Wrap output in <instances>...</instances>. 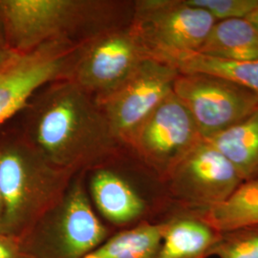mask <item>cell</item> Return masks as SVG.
Wrapping results in <instances>:
<instances>
[{
	"label": "cell",
	"mask_w": 258,
	"mask_h": 258,
	"mask_svg": "<svg viewBox=\"0 0 258 258\" xmlns=\"http://www.w3.org/2000/svg\"><path fill=\"white\" fill-rule=\"evenodd\" d=\"M76 53L73 44L50 42L15 55L0 70V126L12 120L39 88L68 79Z\"/></svg>",
	"instance_id": "obj_9"
},
{
	"label": "cell",
	"mask_w": 258,
	"mask_h": 258,
	"mask_svg": "<svg viewBox=\"0 0 258 258\" xmlns=\"http://www.w3.org/2000/svg\"><path fill=\"white\" fill-rule=\"evenodd\" d=\"M74 174L51 164L15 125L1 130L2 233L24 238V233L61 201Z\"/></svg>",
	"instance_id": "obj_3"
},
{
	"label": "cell",
	"mask_w": 258,
	"mask_h": 258,
	"mask_svg": "<svg viewBox=\"0 0 258 258\" xmlns=\"http://www.w3.org/2000/svg\"><path fill=\"white\" fill-rule=\"evenodd\" d=\"M216 20L185 0L134 1L130 28L149 58L169 64L196 53Z\"/></svg>",
	"instance_id": "obj_4"
},
{
	"label": "cell",
	"mask_w": 258,
	"mask_h": 258,
	"mask_svg": "<svg viewBox=\"0 0 258 258\" xmlns=\"http://www.w3.org/2000/svg\"><path fill=\"white\" fill-rule=\"evenodd\" d=\"M16 55L17 53H15L10 47L2 24L0 22V70L8 64Z\"/></svg>",
	"instance_id": "obj_22"
},
{
	"label": "cell",
	"mask_w": 258,
	"mask_h": 258,
	"mask_svg": "<svg viewBox=\"0 0 258 258\" xmlns=\"http://www.w3.org/2000/svg\"><path fill=\"white\" fill-rule=\"evenodd\" d=\"M173 194L191 211L224 202L244 181L230 161L202 139L166 178Z\"/></svg>",
	"instance_id": "obj_10"
},
{
	"label": "cell",
	"mask_w": 258,
	"mask_h": 258,
	"mask_svg": "<svg viewBox=\"0 0 258 258\" xmlns=\"http://www.w3.org/2000/svg\"><path fill=\"white\" fill-rule=\"evenodd\" d=\"M218 258H258V228L221 233L211 251Z\"/></svg>",
	"instance_id": "obj_19"
},
{
	"label": "cell",
	"mask_w": 258,
	"mask_h": 258,
	"mask_svg": "<svg viewBox=\"0 0 258 258\" xmlns=\"http://www.w3.org/2000/svg\"><path fill=\"white\" fill-rule=\"evenodd\" d=\"M187 4L208 12L217 21L246 19L256 9L258 0H185Z\"/></svg>",
	"instance_id": "obj_20"
},
{
	"label": "cell",
	"mask_w": 258,
	"mask_h": 258,
	"mask_svg": "<svg viewBox=\"0 0 258 258\" xmlns=\"http://www.w3.org/2000/svg\"><path fill=\"white\" fill-rule=\"evenodd\" d=\"M134 1L0 0V22L11 49L24 54L50 42L83 44L131 22Z\"/></svg>",
	"instance_id": "obj_2"
},
{
	"label": "cell",
	"mask_w": 258,
	"mask_h": 258,
	"mask_svg": "<svg viewBox=\"0 0 258 258\" xmlns=\"http://www.w3.org/2000/svg\"><path fill=\"white\" fill-rule=\"evenodd\" d=\"M3 213H4V209H3V201H2V196H1V191H0V233H2V224H3Z\"/></svg>",
	"instance_id": "obj_24"
},
{
	"label": "cell",
	"mask_w": 258,
	"mask_h": 258,
	"mask_svg": "<svg viewBox=\"0 0 258 258\" xmlns=\"http://www.w3.org/2000/svg\"><path fill=\"white\" fill-rule=\"evenodd\" d=\"M146 58L129 23L84 42L68 80L98 102L125 83Z\"/></svg>",
	"instance_id": "obj_5"
},
{
	"label": "cell",
	"mask_w": 258,
	"mask_h": 258,
	"mask_svg": "<svg viewBox=\"0 0 258 258\" xmlns=\"http://www.w3.org/2000/svg\"><path fill=\"white\" fill-rule=\"evenodd\" d=\"M207 141L230 161L244 182L257 179L258 108Z\"/></svg>",
	"instance_id": "obj_15"
},
{
	"label": "cell",
	"mask_w": 258,
	"mask_h": 258,
	"mask_svg": "<svg viewBox=\"0 0 258 258\" xmlns=\"http://www.w3.org/2000/svg\"><path fill=\"white\" fill-rule=\"evenodd\" d=\"M0 258H36L24 238L0 233Z\"/></svg>",
	"instance_id": "obj_21"
},
{
	"label": "cell",
	"mask_w": 258,
	"mask_h": 258,
	"mask_svg": "<svg viewBox=\"0 0 258 258\" xmlns=\"http://www.w3.org/2000/svg\"><path fill=\"white\" fill-rule=\"evenodd\" d=\"M246 19L249 21L258 31V6L256 7V9L249 14Z\"/></svg>",
	"instance_id": "obj_23"
},
{
	"label": "cell",
	"mask_w": 258,
	"mask_h": 258,
	"mask_svg": "<svg viewBox=\"0 0 258 258\" xmlns=\"http://www.w3.org/2000/svg\"><path fill=\"white\" fill-rule=\"evenodd\" d=\"M202 139L190 113L171 93L139 127L128 149L166 179Z\"/></svg>",
	"instance_id": "obj_8"
},
{
	"label": "cell",
	"mask_w": 258,
	"mask_h": 258,
	"mask_svg": "<svg viewBox=\"0 0 258 258\" xmlns=\"http://www.w3.org/2000/svg\"><path fill=\"white\" fill-rule=\"evenodd\" d=\"M14 119L51 164L74 172L103 166L129 150L97 101L68 79L39 88Z\"/></svg>",
	"instance_id": "obj_1"
},
{
	"label": "cell",
	"mask_w": 258,
	"mask_h": 258,
	"mask_svg": "<svg viewBox=\"0 0 258 258\" xmlns=\"http://www.w3.org/2000/svg\"><path fill=\"white\" fill-rule=\"evenodd\" d=\"M190 215L218 233L258 228V178L243 182L224 202Z\"/></svg>",
	"instance_id": "obj_14"
},
{
	"label": "cell",
	"mask_w": 258,
	"mask_h": 258,
	"mask_svg": "<svg viewBox=\"0 0 258 258\" xmlns=\"http://www.w3.org/2000/svg\"><path fill=\"white\" fill-rule=\"evenodd\" d=\"M173 93L190 113L204 140L230 128L258 108L257 95L214 75L180 73Z\"/></svg>",
	"instance_id": "obj_6"
},
{
	"label": "cell",
	"mask_w": 258,
	"mask_h": 258,
	"mask_svg": "<svg viewBox=\"0 0 258 258\" xmlns=\"http://www.w3.org/2000/svg\"><path fill=\"white\" fill-rule=\"evenodd\" d=\"M166 223H142L122 231L83 258H156Z\"/></svg>",
	"instance_id": "obj_17"
},
{
	"label": "cell",
	"mask_w": 258,
	"mask_h": 258,
	"mask_svg": "<svg viewBox=\"0 0 258 258\" xmlns=\"http://www.w3.org/2000/svg\"><path fill=\"white\" fill-rule=\"evenodd\" d=\"M59 205L65 254L70 258L84 257L100 246L106 231L93 211L81 183L71 186Z\"/></svg>",
	"instance_id": "obj_11"
},
{
	"label": "cell",
	"mask_w": 258,
	"mask_h": 258,
	"mask_svg": "<svg viewBox=\"0 0 258 258\" xmlns=\"http://www.w3.org/2000/svg\"><path fill=\"white\" fill-rule=\"evenodd\" d=\"M93 169L90 180L93 200L106 219L124 224L143 215L146 202L124 178L106 164Z\"/></svg>",
	"instance_id": "obj_12"
},
{
	"label": "cell",
	"mask_w": 258,
	"mask_h": 258,
	"mask_svg": "<svg viewBox=\"0 0 258 258\" xmlns=\"http://www.w3.org/2000/svg\"><path fill=\"white\" fill-rule=\"evenodd\" d=\"M221 236L194 216L166 222L156 258H209Z\"/></svg>",
	"instance_id": "obj_16"
},
{
	"label": "cell",
	"mask_w": 258,
	"mask_h": 258,
	"mask_svg": "<svg viewBox=\"0 0 258 258\" xmlns=\"http://www.w3.org/2000/svg\"><path fill=\"white\" fill-rule=\"evenodd\" d=\"M179 74L174 67L148 57L117 90L97 102L122 146L128 149L139 127L173 93Z\"/></svg>",
	"instance_id": "obj_7"
},
{
	"label": "cell",
	"mask_w": 258,
	"mask_h": 258,
	"mask_svg": "<svg viewBox=\"0 0 258 258\" xmlns=\"http://www.w3.org/2000/svg\"><path fill=\"white\" fill-rule=\"evenodd\" d=\"M196 53L227 61H257L258 31L246 19L217 21Z\"/></svg>",
	"instance_id": "obj_13"
},
{
	"label": "cell",
	"mask_w": 258,
	"mask_h": 258,
	"mask_svg": "<svg viewBox=\"0 0 258 258\" xmlns=\"http://www.w3.org/2000/svg\"><path fill=\"white\" fill-rule=\"evenodd\" d=\"M168 65L181 74L204 73L231 80L258 96V60L235 62L190 53L177 57Z\"/></svg>",
	"instance_id": "obj_18"
}]
</instances>
